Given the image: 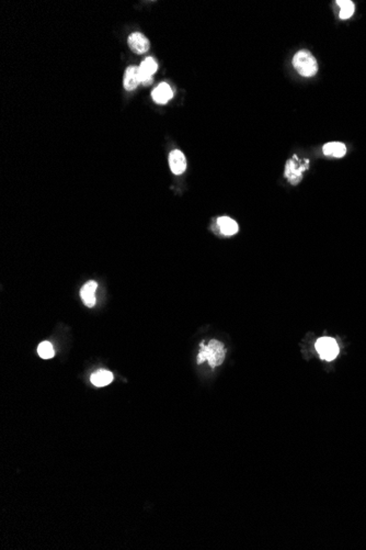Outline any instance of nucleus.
I'll list each match as a JSON object with an SVG mask.
<instances>
[{"label":"nucleus","mask_w":366,"mask_h":550,"mask_svg":"<svg viewBox=\"0 0 366 550\" xmlns=\"http://www.w3.org/2000/svg\"><path fill=\"white\" fill-rule=\"evenodd\" d=\"M293 65L298 72V74L304 77H312L318 71V64H317L315 56L310 52L305 50L295 54L294 58H293Z\"/></svg>","instance_id":"2"},{"label":"nucleus","mask_w":366,"mask_h":550,"mask_svg":"<svg viewBox=\"0 0 366 550\" xmlns=\"http://www.w3.org/2000/svg\"><path fill=\"white\" fill-rule=\"evenodd\" d=\"M151 97L156 103L164 105V103H167L173 97V91L168 84L161 83L152 91Z\"/></svg>","instance_id":"8"},{"label":"nucleus","mask_w":366,"mask_h":550,"mask_svg":"<svg viewBox=\"0 0 366 550\" xmlns=\"http://www.w3.org/2000/svg\"><path fill=\"white\" fill-rule=\"evenodd\" d=\"M316 351L319 354L321 359L327 360V362H331V360L337 358L339 355V345L337 340L331 337H320L315 344Z\"/></svg>","instance_id":"4"},{"label":"nucleus","mask_w":366,"mask_h":550,"mask_svg":"<svg viewBox=\"0 0 366 550\" xmlns=\"http://www.w3.org/2000/svg\"><path fill=\"white\" fill-rule=\"evenodd\" d=\"M38 354L40 355V357L43 359L53 358L55 355L53 345L50 343V341H42L38 347Z\"/></svg>","instance_id":"15"},{"label":"nucleus","mask_w":366,"mask_h":550,"mask_svg":"<svg viewBox=\"0 0 366 550\" xmlns=\"http://www.w3.org/2000/svg\"><path fill=\"white\" fill-rule=\"evenodd\" d=\"M158 70V65L156 60L152 57H147L144 62L138 66V76L140 84L150 85L152 83V75L155 74Z\"/></svg>","instance_id":"5"},{"label":"nucleus","mask_w":366,"mask_h":550,"mask_svg":"<svg viewBox=\"0 0 366 550\" xmlns=\"http://www.w3.org/2000/svg\"><path fill=\"white\" fill-rule=\"evenodd\" d=\"M217 225L224 235H235L238 232V224L233 219L222 217L217 220Z\"/></svg>","instance_id":"13"},{"label":"nucleus","mask_w":366,"mask_h":550,"mask_svg":"<svg viewBox=\"0 0 366 550\" xmlns=\"http://www.w3.org/2000/svg\"><path fill=\"white\" fill-rule=\"evenodd\" d=\"M127 43L131 50L136 54H144L149 50V41L146 36L139 32L132 33L129 39H127Z\"/></svg>","instance_id":"6"},{"label":"nucleus","mask_w":366,"mask_h":550,"mask_svg":"<svg viewBox=\"0 0 366 550\" xmlns=\"http://www.w3.org/2000/svg\"><path fill=\"white\" fill-rule=\"evenodd\" d=\"M113 374L108 370H98L91 376L90 380L96 387H106L113 381Z\"/></svg>","instance_id":"12"},{"label":"nucleus","mask_w":366,"mask_h":550,"mask_svg":"<svg viewBox=\"0 0 366 550\" xmlns=\"http://www.w3.org/2000/svg\"><path fill=\"white\" fill-rule=\"evenodd\" d=\"M97 287H98V284L96 283V281L91 280V281H88L86 285H83V287L80 290V297L82 299L83 303L86 304L88 308L95 307L96 304L95 293L97 290Z\"/></svg>","instance_id":"9"},{"label":"nucleus","mask_w":366,"mask_h":550,"mask_svg":"<svg viewBox=\"0 0 366 550\" xmlns=\"http://www.w3.org/2000/svg\"><path fill=\"white\" fill-rule=\"evenodd\" d=\"M169 165L174 175H181L187 168V160L183 153L179 150L172 151L169 155Z\"/></svg>","instance_id":"7"},{"label":"nucleus","mask_w":366,"mask_h":550,"mask_svg":"<svg viewBox=\"0 0 366 550\" xmlns=\"http://www.w3.org/2000/svg\"><path fill=\"white\" fill-rule=\"evenodd\" d=\"M337 5L340 7V14L339 17L341 19L346 20L349 19L354 14L355 6L350 0H338Z\"/></svg>","instance_id":"14"},{"label":"nucleus","mask_w":366,"mask_h":550,"mask_svg":"<svg viewBox=\"0 0 366 550\" xmlns=\"http://www.w3.org/2000/svg\"><path fill=\"white\" fill-rule=\"evenodd\" d=\"M309 167V161L303 160L300 161L296 155L293 156L292 160L286 162L285 165V177L292 185H298L303 179V174L306 172Z\"/></svg>","instance_id":"3"},{"label":"nucleus","mask_w":366,"mask_h":550,"mask_svg":"<svg viewBox=\"0 0 366 550\" xmlns=\"http://www.w3.org/2000/svg\"><path fill=\"white\" fill-rule=\"evenodd\" d=\"M322 151H323V154H325V155L337 157V158L343 157L346 154L345 145L343 143H340V142L327 143V144H325V146H323Z\"/></svg>","instance_id":"11"},{"label":"nucleus","mask_w":366,"mask_h":550,"mask_svg":"<svg viewBox=\"0 0 366 550\" xmlns=\"http://www.w3.org/2000/svg\"><path fill=\"white\" fill-rule=\"evenodd\" d=\"M225 357H226V351H225V347L221 341L212 339L207 344H205L204 341L201 343L198 355L199 365L207 362L212 368H215V367L221 366L224 363Z\"/></svg>","instance_id":"1"},{"label":"nucleus","mask_w":366,"mask_h":550,"mask_svg":"<svg viewBox=\"0 0 366 550\" xmlns=\"http://www.w3.org/2000/svg\"><path fill=\"white\" fill-rule=\"evenodd\" d=\"M139 84H140V81L138 76V67L137 66L127 67L125 75H124V81H123L124 88L127 91H131L135 89Z\"/></svg>","instance_id":"10"}]
</instances>
